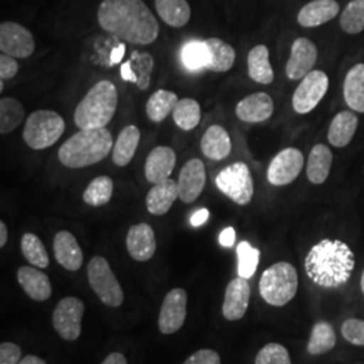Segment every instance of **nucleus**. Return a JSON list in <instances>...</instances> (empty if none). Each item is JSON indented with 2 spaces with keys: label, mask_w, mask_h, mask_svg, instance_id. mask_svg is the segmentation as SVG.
I'll return each mask as SVG.
<instances>
[{
  "label": "nucleus",
  "mask_w": 364,
  "mask_h": 364,
  "mask_svg": "<svg viewBox=\"0 0 364 364\" xmlns=\"http://www.w3.org/2000/svg\"><path fill=\"white\" fill-rule=\"evenodd\" d=\"M304 168V156L296 147H287L274 156L267 169V180L274 186H285L294 181Z\"/></svg>",
  "instance_id": "nucleus-12"
},
{
  "label": "nucleus",
  "mask_w": 364,
  "mask_h": 364,
  "mask_svg": "<svg viewBox=\"0 0 364 364\" xmlns=\"http://www.w3.org/2000/svg\"><path fill=\"white\" fill-rule=\"evenodd\" d=\"M97 21L103 30L132 45H150L159 34L156 18L144 0H103Z\"/></svg>",
  "instance_id": "nucleus-1"
},
{
  "label": "nucleus",
  "mask_w": 364,
  "mask_h": 364,
  "mask_svg": "<svg viewBox=\"0 0 364 364\" xmlns=\"http://www.w3.org/2000/svg\"><path fill=\"white\" fill-rule=\"evenodd\" d=\"M317 57H318L317 46L311 39L305 37L296 39L291 45L290 57L287 60V77L293 81L302 80L312 72L313 66L316 65Z\"/></svg>",
  "instance_id": "nucleus-14"
},
{
  "label": "nucleus",
  "mask_w": 364,
  "mask_h": 364,
  "mask_svg": "<svg viewBox=\"0 0 364 364\" xmlns=\"http://www.w3.org/2000/svg\"><path fill=\"white\" fill-rule=\"evenodd\" d=\"M182 64L189 70L205 69L208 65L209 52L205 41H191L183 45L181 50Z\"/></svg>",
  "instance_id": "nucleus-38"
},
{
  "label": "nucleus",
  "mask_w": 364,
  "mask_h": 364,
  "mask_svg": "<svg viewBox=\"0 0 364 364\" xmlns=\"http://www.w3.org/2000/svg\"><path fill=\"white\" fill-rule=\"evenodd\" d=\"M18 282L27 296L34 301H45L52 296V285L49 277L36 267L23 266L16 274Z\"/></svg>",
  "instance_id": "nucleus-22"
},
{
  "label": "nucleus",
  "mask_w": 364,
  "mask_h": 364,
  "mask_svg": "<svg viewBox=\"0 0 364 364\" xmlns=\"http://www.w3.org/2000/svg\"><path fill=\"white\" fill-rule=\"evenodd\" d=\"M124 49H126V48H124L123 45H120L117 50H114L112 55H111V64H117V63H119V61L122 60V57H123V54H124Z\"/></svg>",
  "instance_id": "nucleus-53"
},
{
  "label": "nucleus",
  "mask_w": 364,
  "mask_h": 364,
  "mask_svg": "<svg viewBox=\"0 0 364 364\" xmlns=\"http://www.w3.org/2000/svg\"><path fill=\"white\" fill-rule=\"evenodd\" d=\"M84 311V302L77 297L61 299L53 313V326L55 332L66 341L77 340L81 333V320Z\"/></svg>",
  "instance_id": "nucleus-10"
},
{
  "label": "nucleus",
  "mask_w": 364,
  "mask_h": 364,
  "mask_svg": "<svg viewBox=\"0 0 364 364\" xmlns=\"http://www.w3.org/2000/svg\"><path fill=\"white\" fill-rule=\"evenodd\" d=\"M336 346V333L333 326L326 321H318L312 328V335L308 343V352L312 355H323Z\"/></svg>",
  "instance_id": "nucleus-33"
},
{
  "label": "nucleus",
  "mask_w": 364,
  "mask_h": 364,
  "mask_svg": "<svg viewBox=\"0 0 364 364\" xmlns=\"http://www.w3.org/2000/svg\"><path fill=\"white\" fill-rule=\"evenodd\" d=\"M18 69H19V65L16 63V58L1 53V55H0V80L6 81V80L15 77L18 73Z\"/></svg>",
  "instance_id": "nucleus-46"
},
{
  "label": "nucleus",
  "mask_w": 364,
  "mask_h": 364,
  "mask_svg": "<svg viewBox=\"0 0 364 364\" xmlns=\"http://www.w3.org/2000/svg\"><path fill=\"white\" fill-rule=\"evenodd\" d=\"M297 290L299 275L294 266L287 262L274 263L260 277V296L273 306L289 304L297 294Z\"/></svg>",
  "instance_id": "nucleus-5"
},
{
  "label": "nucleus",
  "mask_w": 364,
  "mask_h": 364,
  "mask_svg": "<svg viewBox=\"0 0 364 364\" xmlns=\"http://www.w3.org/2000/svg\"><path fill=\"white\" fill-rule=\"evenodd\" d=\"M360 287H362V291H363L364 294V272L362 274V278H360Z\"/></svg>",
  "instance_id": "nucleus-54"
},
{
  "label": "nucleus",
  "mask_w": 364,
  "mask_h": 364,
  "mask_svg": "<svg viewBox=\"0 0 364 364\" xmlns=\"http://www.w3.org/2000/svg\"><path fill=\"white\" fill-rule=\"evenodd\" d=\"M112 146V135L105 127L80 130L60 147L58 158L66 168L81 169L103 161Z\"/></svg>",
  "instance_id": "nucleus-3"
},
{
  "label": "nucleus",
  "mask_w": 364,
  "mask_h": 364,
  "mask_svg": "<svg viewBox=\"0 0 364 364\" xmlns=\"http://www.w3.org/2000/svg\"><path fill=\"white\" fill-rule=\"evenodd\" d=\"M205 45L209 52L208 65L205 69L210 72L224 73L234 66L236 53L231 45L215 37L205 39Z\"/></svg>",
  "instance_id": "nucleus-30"
},
{
  "label": "nucleus",
  "mask_w": 364,
  "mask_h": 364,
  "mask_svg": "<svg viewBox=\"0 0 364 364\" xmlns=\"http://www.w3.org/2000/svg\"><path fill=\"white\" fill-rule=\"evenodd\" d=\"M251 297V287L246 278H235L225 289L223 302V316L228 321H236L245 317Z\"/></svg>",
  "instance_id": "nucleus-16"
},
{
  "label": "nucleus",
  "mask_w": 364,
  "mask_h": 364,
  "mask_svg": "<svg viewBox=\"0 0 364 364\" xmlns=\"http://www.w3.org/2000/svg\"><path fill=\"white\" fill-rule=\"evenodd\" d=\"M237 254V274L242 278H251L259 264L260 251L252 247L248 242H240L236 247Z\"/></svg>",
  "instance_id": "nucleus-40"
},
{
  "label": "nucleus",
  "mask_w": 364,
  "mask_h": 364,
  "mask_svg": "<svg viewBox=\"0 0 364 364\" xmlns=\"http://www.w3.org/2000/svg\"><path fill=\"white\" fill-rule=\"evenodd\" d=\"M21 248H22L23 257L30 264L38 269H46L49 266L48 251L37 235L30 234V232L23 235Z\"/></svg>",
  "instance_id": "nucleus-37"
},
{
  "label": "nucleus",
  "mask_w": 364,
  "mask_h": 364,
  "mask_svg": "<svg viewBox=\"0 0 364 364\" xmlns=\"http://www.w3.org/2000/svg\"><path fill=\"white\" fill-rule=\"evenodd\" d=\"M232 149L230 134L219 124L210 126L201 139V150L204 156L213 161H221L230 156Z\"/></svg>",
  "instance_id": "nucleus-25"
},
{
  "label": "nucleus",
  "mask_w": 364,
  "mask_h": 364,
  "mask_svg": "<svg viewBox=\"0 0 364 364\" xmlns=\"http://www.w3.org/2000/svg\"><path fill=\"white\" fill-rule=\"evenodd\" d=\"M0 50L14 58H27L36 50V41L26 27L15 22L0 25Z\"/></svg>",
  "instance_id": "nucleus-11"
},
{
  "label": "nucleus",
  "mask_w": 364,
  "mask_h": 364,
  "mask_svg": "<svg viewBox=\"0 0 364 364\" xmlns=\"http://www.w3.org/2000/svg\"><path fill=\"white\" fill-rule=\"evenodd\" d=\"M177 103H178V97L174 92L158 90L147 100L146 114L151 122L161 123L169 115H173V111Z\"/></svg>",
  "instance_id": "nucleus-32"
},
{
  "label": "nucleus",
  "mask_w": 364,
  "mask_h": 364,
  "mask_svg": "<svg viewBox=\"0 0 364 364\" xmlns=\"http://www.w3.org/2000/svg\"><path fill=\"white\" fill-rule=\"evenodd\" d=\"M208 209H198V210H196L195 213L192 215L191 224H192L193 227H200V225H203L205 221L208 220Z\"/></svg>",
  "instance_id": "nucleus-48"
},
{
  "label": "nucleus",
  "mask_w": 364,
  "mask_h": 364,
  "mask_svg": "<svg viewBox=\"0 0 364 364\" xmlns=\"http://www.w3.org/2000/svg\"><path fill=\"white\" fill-rule=\"evenodd\" d=\"M117 90L114 82H96L75 109V123L80 130L103 129L115 115Z\"/></svg>",
  "instance_id": "nucleus-4"
},
{
  "label": "nucleus",
  "mask_w": 364,
  "mask_h": 364,
  "mask_svg": "<svg viewBox=\"0 0 364 364\" xmlns=\"http://www.w3.org/2000/svg\"><path fill=\"white\" fill-rule=\"evenodd\" d=\"M216 186L237 205H247L254 196L252 176L245 162H235L221 170L216 177Z\"/></svg>",
  "instance_id": "nucleus-7"
},
{
  "label": "nucleus",
  "mask_w": 364,
  "mask_h": 364,
  "mask_svg": "<svg viewBox=\"0 0 364 364\" xmlns=\"http://www.w3.org/2000/svg\"><path fill=\"white\" fill-rule=\"evenodd\" d=\"M340 26L347 34H359L364 30V0H351L340 16Z\"/></svg>",
  "instance_id": "nucleus-39"
},
{
  "label": "nucleus",
  "mask_w": 364,
  "mask_h": 364,
  "mask_svg": "<svg viewBox=\"0 0 364 364\" xmlns=\"http://www.w3.org/2000/svg\"><path fill=\"white\" fill-rule=\"evenodd\" d=\"M114 195V181L108 176L96 177L87 186L82 198L91 207H102L109 203Z\"/></svg>",
  "instance_id": "nucleus-36"
},
{
  "label": "nucleus",
  "mask_w": 364,
  "mask_h": 364,
  "mask_svg": "<svg viewBox=\"0 0 364 364\" xmlns=\"http://www.w3.org/2000/svg\"><path fill=\"white\" fill-rule=\"evenodd\" d=\"M178 197V185L173 180L156 183L146 197V207L151 215L162 216L169 212L171 205Z\"/></svg>",
  "instance_id": "nucleus-23"
},
{
  "label": "nucleus",
  "mask_w": 364,
  "mask_h": 364,
  "mask_svg": "<svg viewBox=\"0 0 364 364\" xmlns=\"http://www.w3.org/2000/svg\"><path fill=\"white\" fill-rule=\"evenodd\" d=\"M329 87V78L323 70H312L301 80L297 90L293 93L291 105L299 115L313 111L326 96Z\"/></svg>",
  "instance_id": "nucleus-9"
},
{
  "label": "nucleus",
  "mask_w": 364,
  "mask_h": 364,
  "mask_svg": "<svg viewBox=\"0 0 364 364\" xmlns=\"http://www.w3.org/2000/svg\"><path fill=\"white\" fill-rule=\"evenodd\" d=\"M9 239V231L4 221H0V247H4Z\"/></svg>",
  "instance_id": "nucleus-51"
},
{
  "label": "nucleus",
  "mask_w": 364,
  "mask_h": 364,
  "mask_svg": "<svg viewBox=\"0 0 364 364\" xmlns=\"http://www.w3.org/2000/svg\"><path fill=\"white\" fill-rule=\"evenodd\" d=\"M139 141H141V131L136 126L131 124L124 127L119 134L117 142L114 144V151H112L114 164L120 168L127 166L135 156Z\"/></svg>",
  "instance_id": "nucleus-29"
},
{
  "label": "nucleus",
  "mask_w": 364,
  "mask_h": 364,
  "mask_svg": "<svg viewBox=\"0 0 364 364\" xmlns=\"http://www.w3.org/2000/svg\"><path fill=\"white\" fill-rule=\"evenodd\" d=\"M183 364H221L220 355L212 350H200L191 355Z\"/></svg>",
  "instance_id": "nucleus-45"
},
{
  "label": "nucleus",
  "mask_w": 364,
  "mask_h": 364,
  "mask_svg": "<svg viewBox=\"0 0 364 364\" xmlns=\"http://www.w3.org/2000/svg\"><path fill=\"white\" fill-rule=\"evenodd\" d=\"M332 161H333V154L331 149L326 144H316L308 158V165H306L308 180L314 185L324 183L331 173Z\"/></svg>",
  "instance_id": "nucleus-27"
},
{
  "label": "nucleus",
  "mask_w": 364,
  "mask_h": 364,
  "mask_svg": "<svg viewBox=\"0 0 364 364\" xmlns=\"http://www.w3.org/2000/svg\"><path fill=\"white\" fill-rule=\"evenodd\" d=\"M65 131L63 117L50 109H39L27 117L23 139L33 150H43L55 144Z\"/></svg>",
  "instance_id": "nucleus-6"
},
{
  "label": "nucleus",
  "mask_w": 364,
  "mask_h": 364,
  "mask_svg": "<svg viewBox=\"0 0 364 364\" xmlns=\"http://www.w3.org/2000/svg\"><path fill=\"white\" fill-rule=\"evenodd\" d=\"M19 364H46L43 359H41L38 356L34 355H27L26 358H23Z\"/></svg>",
  "instance_id": "nucleus-52"
},
{
  "label": "nucleus",
  "mask_w": 364,
  "mask_h": 364,
  "mask_svg": "<svg viewBox=\"0 0 364 364\" xmlns=\"http://www.w3.org/2000/svg\"><path fill=\"white\" fill-rule=\"evenodd\" d=\"M102 364H127V360H126L123 353L114 352V353H109L107 356V359Z\"/></svg>",
  "instance_id": "nucleus-49"
},
{
  "label": "nucleus",
  "mask_w": 364,
  "mask_h": 364,
  "mask_svg": "<svg viewBox=\"0 0 364 364\" xmlns=\"http://www.w3.org/2000/svg\"><path fill=\"white\" fill-rule=\"evenodd\" d=\"M173 119L181 130H193L201 120V107L195 99H181L173 111Z\"/></svg>",
  "instance_id": "nucleus-34"
},
{
  "label": "nucleus",
  "mask_w": 364,
  "mask_h": 364,
  "mask_svg": "<svg viewBox=\"0 0 364 364\" xmlns=\"http://www.w3.org/2000/svg\"><path fill=\"white\" fill-rule=\"evenodd\" d=\"M344 100L355 112L364 114V64H356L344 78Z\"/></svg>",
  "instance_id": "nucleus-26"
},
{
  "label": "nucleus",
  "mask_w": 364,
  "mask_h": 364,
  "mask_svg": "<svg viewBox=\"0 0 364 364\" xmlns=\"http://www.w3.org/2000/svg\"><path fill=\"white\" fill-rule=\"evenodd\" d=\"M126 243L131 258L138 262L151 259L156 254V234L154 230L146 223L135 224L131 227Z\"/></svg>",
  "instance_id": "nucleus-17"
},
{
  "label": "nucleus",
  "mask_w": 364,
  "mask_h": 364,
  "mask_svg": "<svg viewBox=\"0 0 364 364\" xmlns=\"http://www.w3.org/2000/svg\"><path fill=\"white\" fill-rule=\"evenodd\" d=\"M353 269L355 255L350 246L341 240L324 239L314 245L305 258L308 278L324 289L346 285Z\"/></svg>",
  "instance_id": "nucleus-2"
},
{
  "label": "nucleus",
  "mask_w": 364,
  "mask_h": 364,
  "mask_svg": "<svg viewBox=\"0 0 364 364\" xmlns=\"http://www.w3.org/2000/svg\"><path fill=\"white\" fill-rule=\"evenodd\" d=\"M122 77L124 78L126 81L136 82V78H135L132 70H131L130 63H126V64L122 65Z\"/></svg>",
  "instance_id": "nucleus-50"
},
{
  "label": "nucleus",
  "mask_w": 364,
  "mask_h": 364,
  "mask_svg": "<svg viewBox=\"0 0 364 364\" xmlns=\"http://www.w3.org/2000/svg\"><path fill=\"white\" fill-rule=\"evenodd\" d=\"M130 63L131 70L136 78L139 90H147L150 85V75L154 66V60L149 53H132Z\"/></svg>",
  "instance_id": "nucleus-41"
},
{
  "label": "nucleus",
  "mask_w": 364,
  "mask_h": 364,
  "mask_svg": "<svg viewBox=\"0 0 364 364\" xmlns=\"http://www.w3.org/2000/svg\"><path fill=\"white\" fill-rule=\"evenodd\" d=\"M341 335L353 346H364V320L348 318L341 326Z\"/></svg>",
  "instance_id": "nucleus-43"
},
{
  "label": "nucleus",
  "mask_w": 364,
  "mask_h": 364,
  "mask_svg": "<svg viewBox=\"0 0 364 364\" xmlns=\"http://www.w3.org/2000/svg\"><path fill=\"white\" fill-rule=\"evenodd\" d=\"M235 239H236V235H235V230L232 227H227L223 232L220 234V245L224 247H232L235 243Z\"/></svg>",
  "instance_id": "nucleus-47"
},
{
  "label": "nucleus",
  "mask_w": 364,
  "mask_h": 364,
  "mask_svg": "<svg viewBox=\"0 0 364 364\" xmlns=\"http://www.w3.org/2000/svg\"><path fill=\"white\" fill-rule=\"evenodd\" d=\"M355 111H341L336 117H333L329 129H328V141L335 147H346L348 146L355 132L358 130L359 119Z\"/></svg>",
  "instance_id": "nucleus-24"
},
{
  "label": "nucleus",
  "mask_w": 364,
  "mask_h": 364,
  "mask_svg": "<svg viewBox=\"0 0 364 364\" xmlns=\"http://www.w3.org/2000/svg\"><path fill=\"white\" fill-rule=\"evenodd\" d=\"M338 11L336 0H312L299 10L297 21L302 27L321 26L336 18Z\"/></svg>",
  "instance_id": "nucleus-21"
},
{
  "label": "nucleus",
  "mask_w": 364,
  "mask_h": 364,
  "mask_svg": "<svg viewBox=\"0 0 364 364\" xmlns=\"http://www.w3.org/2000/svg\"><path fill=\"white\" fill-rule=\"evenodd\" d=\"M207 174L205 168L201 159L193 158L188 161L180 173L178 177V197L182 203L191 204L203 193V189L205 186Z\"/></svg>",
  "instance_id": "nucleus-15"
},
{
  "label": "nucleus",
  "mask_w": 364,
  "mask_h": 364,
  "mask_svg": "<svg viewBox=\"0 0 364 364\" xmlns=\"http://www.w3.org/2000/svg\"><path fill=\"white\" fill-rule=\"evenodd\" d=\"M236 117L245 123H260L272 117L274 112V102L270 95L258 92L248 95L236 105Z\"/></svg>",
  "instance_id": "nucleus-18"
},
{
  "label": "nucleus",
  "mask_w": 364,
  "mask_h": 364,
  "mask_svg": "<svg viewBox=\"0 0 364 364\" xmlns=\"http://www.w3.org/2000/svg\"><path fill=\"white\" fill-rule=\"evenodd\" d=\"M88 281L92 290L107 306L117 308L123 304L124 294L122 287L103 257L92 258L88 264Z\"/></svg>",
  "instance_id": "nucleus-8"
},
{
  "label": "nucleus",
  "mask_w": 364,
  "mask_h": 364,
  "mask_svg": "<svg viewBox=\"0 0 364 364\" xmlns=\"http://www.w3.org/2000/svg\"><path fill=\"white\" fill-rule=\"evenodd\" d=\"M54 257L57 262L69 272H77L82 264V251L77 239L69 231H60L54 236Z\"/></svg>",
  "instance_id": "nucleus-20"
},
{
  "label": "nucleus",
  "mask_w": 364,
  "mask_h": 364,
  "mask_svg": "<svg viewBox=\"0 0 364 364\" xmlns=\"http://www.w3.org/2000/svg\"><path fill=\"white\" fill-rule=\"evenodd\" d=\"M156 13L174 28L186 26L191 19V6L186 0H156Z\"/></svg>",
  "instance_id": "nucleus-31"
},
{
  "label": "nucleus",
  "mask_w": 364,
  "mask_h": 364,
  "mask_svg": "<svg viewBox=\"0 0 364 364\" xmlns=\"http://www.w3.org/2000/svg\"><path fill=\"white\" fill-rule=\"evenodd\" d=\"M22 351L14 343H1L0 346V364H19L22 360Z\"/></svg>",
  "instance_id": "nucleus-44"
},
{
  "label": "nucleus",
  "mask_w": 364,
  "mask_h": 364,
  "mask_svg": "<svg viewBox=\"0 0 364 364\" xmlns=\"http://www.w3.org/2000/svg\"><path fill=\"white\" fill-rule=\"evenodd\" d=\"M25 108L14 97H3L0 100V134L13 132L23 120Z\"/></svg>",
  "instance_id": "nucleus-35"
},
{
  "label": "nucleus",
  "mask_w": 364,
  "mask_h": 364,
  "mask_svg": "<svg viewBox=\"0 0 364 364\" xmlns=\"http://www.w3.org/2000/svg\"><path fill=\"white\" fill-rule=\"evenodd\" d=\"M255 364H291V359L284 346L278 343H270L258 352Z\"/></svg>",
  "instance_id": "nucleus-42"
},
{
  "label": "nucleus",
  "mask_w": 364,
  "mask_h": 364,
  "mask_svg": "<svg viewBox=\"0 0 364 364\" xmlns=\"http://www.w3.org/2000/svg\"><path fill=\"white\" fill-rule=\"evenodd\" d=\"M176 153L168 146H156L147 156L144 164L146 180L151 183L165 181L173 173L176 166Z\"/></svg>",
  "instance_id": "nucleus-19"
},
{
  "label": "nucleus",
  "mask_w": 364,
  "mask_h": 364,
  "mask_svg": "<svg viewBox=\"0 0 364 364\" xmlns=\"http://www.w3.org/2000/svg\"><path fill=\"white\" fill-rule=\"evenodd\" d=\"M186 304L188 294L183 289H173L166 294L158 318V326L162 333L171 335L181 329L186 318Z\"/></svg>",
  "instance_id": "nucleus-13"
},
{
  "label": "nucleus",
  "mask_w": 364,
  "mask_h": 364,
  "mask_svg": "<svg viewBox=\"0 0 364 364\" xmlns=\"http://www.w3.org/2000/svg\"><path fill=\"white\" fill-rule=\"evenodd\" d=\"M248 76L255 82L269 85L274 81V70L270 64V54L266 45L252 48L247 57Z\"/></svg>",
  "instance_id": "nucleus-28"
}]
</instances>
